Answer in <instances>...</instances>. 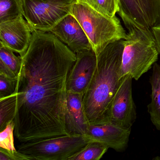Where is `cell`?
<instances>
[{
	"label": "cell",
	"instance_id": "6da1fadb",
	"mask_svg": "<svg viewBox=\"0 0 160 160\" xmlns=\"http://www.w3.org/2000/svg\"><path fill=\"white\" fill-rule=\"evenodd\" d=\"M22 58L16 90L17 139L30 143L67 135V80L76 54L51 32L34 30Z\"/></svg>",
	"mask_w": 160,
	"mask_h": 160
},
{
	"label": "cell",
	"instance_id": "7a4b0ae2",
	"mask_svg": "<svg viewBox=\"0 0 160 160\" xmlns=\"http://www.w3.org/2000/svg\"><path fill=\"white\" fill-rule=\"evenodd\" d=\"M123 40L107 46L97 55L96 70L82 100L89 124L110 122L113 99L121 82Z\"/></svg>",
	"mask_w": 160,
	"mask_h": 160
},
{
	"label": "cell",
	"instance_id": "3957f363",
	"mask_svg": "<svg viewBox=\"0 0 160 160\" xmlns=\"http://www.w3.org/2000/svg\"><path fill=\"white\" fill-rule=\"evenodd\" d=\"M124 26L128 32L123 40L121 78L128 75L138 80L156 62L159 53L152 31L133 24Z\"/></svg>",
	"mask_w": 160,
	"mask_h": 160
},
{
	"label": "cell",
	"instance_id": "277c9868",
	"mask_svg": "<svg viewBox=\"0 0 160 160\" xmlns=\"http://www.w3.org/2000/svg\"><path fill=\"white\" fill-rule=\"evenodd\" d=\"M71 14L81 25L97 56L109 44L127 36L118 17L104 15L87 4L77 2Z\"/></svg>",
	"mask_w": 160,
	"mask_h": 160
},
{
	"label": "cell",
	"instance_id": "5b68a950",
	"mask_svg": "<svg viewBox=\"0 0 160 160\" xmlns=\"http://www.w3.org/2000/svg\"><path fill=\"white\" fill-rule=\"evenodd\" d=\"M92 141L88 135H67L38 142L20 143L18 151L31 160H69Z\"/></svg>",
	"mask_w": 160,
	"mask_h": 160
},
{
	"label": "cell",
	"instance_id": "8992f818",
	"mask_svg": "<svg viewBox=\"0 0 160 160\" xmlns=\"http://www.w3.org/2000/svg\"><path fill=\"white\" fill-rule=\"evenodd\" d=\"M77 0H20L21 12L34 30L49 32L71 14Z\"/></svg>",
	"mask_w": 160,
	"mask_h": 160
},
{
	"label": "cell",
	"instance_id": "52a82bcc",
	"mask_svg": "<svg viewBox=\"0 0 160 160\" xmlns=\"http://www.w3.org/2000/svg\"><path fill=\"white\" fill-rule=\"evenodd\" d=\"M118 14L124 25L152 31L160 24V0H118Z\"/></svg>",
	"mask_w": 160,
	"mask_h": 160
},
{
	"label": "cell",
	"instance_id": "ba28073f",
	"mask_svg": "<svg viewBox=\"0 0 160 160\" xmlns=\"http://www.w3.org/2000/svg\"><path fill=\"white\" fill-rule=\"evenodd\" d=\"M132 80L130 75L122 77L110 110V122L124 129H131L137 119L136 107L132 97Z\"/></svg>",
	"mask_w": 160,
	"mask_h": 160
},
{
	"label": "cell",
	"instance_id": "9c48e42d",
	"mask_svg": "<svg viewBox=\"0 0 160 160\" xmlns=\"http://www.w3.org/2000/svg\"><path fill=\"white\" fill-rule=\"evenodd\" d=\"M23 17L21 14L12 20L0 23V42L21 57L29 47L34 31Z\"/></svg>",
	"mask_w": 160,
	"mask_h": 160
},
{
	"label": "cell",
	"instance_id": "30bf717a",
	"mask_svg": "<svg viewBox=\"0 0 160 160\" xmlns=\"http://www.w3.org/2000/svg\"><path fill=\"white\" fill-rule=\"evenodd\" d=\"M77 59L69 73L67 92L83 95L96 70L97 57L93 49L77 53Z\"/></svg>",
	"mask_w": 160,
	"mask_h": 160
},
{
	"label": "cell",
	"instance_id": "8fae6325",
	"mask_svg": "<svg viewBox=\"0 0 160 160\" xmlns=\"http://www.w3.org/2000/svg\"><path fill=\"white\" fill-rule=\"evenodd\" d=\"M49 32L57 36L75 54L92 49L87 34L72 14L62 19Z\"/></svg>",
	"mask_w": 160,
	"mask_h": 160
},
{
	"label": "cell",
	"instance_id": "7c38bea8",
	"mask_svg": "<svg viewBox=\"0 0 160 160\" xmlns=\"http://www.w3.org/2000/svg\"><path fill=\"white\" fill-rule=\"evenodd\" d=\"M131 129H124L111 122L89 124L87 135L118 152L125 151L128 146Z\"/></svg>",
	"mask_w": 160,
	"mask_h": 160
},
{
	"label": "cell",
	"instance_id": "4fadbf2b",
	"mask_svg": "<svg viewBox=\"0 0 160 160\" xmlns=\"http://www.w3.org/2000/svg\"><path fill=\"white\" fill-rule=\"evenodd\" d=\"M82 95L67 92L65 124L68 135H87L89 124L86 118Z\"/></svg>",
	"mask_w": 160,
	"mask_h": 160
},
{
	"label": "cell",
	"instance_id": "5bb4252c",
	"mask_svg": "<svg viewBox=\"0 0 160 160\" xmlns=\"http://www.w3.org/2000/svg\"><path fill=\"white\" fill-rule=\"evenodd\" d=\"M151 87V102L148 111L152 123L160 131V65L155 62L152 66V73L149 78Z\"/></svg>",
	"mask_w": 160,
	"mask_h": 160
},
{
	"label": "cell",
	"instance_id": "9a60e30c",
	"mask_svg": "<svg viewBox=\"0 0 160 160\" xmlns=\"http://www.w3.org/2000/svg\"><path fill=\"white\" fill-rule=\"evenodd\" d=\"M14 51L0 42V75L18 79L22 64V58L17 57Z\"/></svg>",
	"mask_w": 160,
	"mask_h": 160
},
{
	"label": "cell",
	"instance_id": "2e32d148",
	"mask_svg": "<svg viewBox=\"0 0 160 160\" xmlns=\"http://www.w3.org/2000/svg\"><path fill=\"white\" fill-rule=\"evenodd\" d=\"M17 94L0 99V131L5 129L7 124L14 120L17 109Z\"/></svg>",
	"mask_w": 160,
	"mask_h": 160
},
{
	"label": "cell",
	"instance_id": "e0dca14e",
	"mask_svg": "<svg viewBox=\"0 0 160 160\" xmlns=\"http://www.w3.org/2000/svg\"><path fill=\"white\" fill-rule=\"evenodd\" d=\"M108 146L98 141H92L69 160H99L107 152Z\"/></svg>",
	"mask_w": 160,
	"mask_h": 160
},
{
	"label": "cell",
	"instance_id": "ac0fdd59",
	"mask_svg": "<svg viewBox=\"0 0 160 160\" xmlns=\"http://www.w3.org/2000/svg\"><path fill=\"white\" fill-rule=\"evenodd\" d=\"M77 2L87 4L100 13L113 18L119 11L118 0H77Z\"/></svg>",
	"mask_w": 160,
	"mask_h": 160
},
{
	"label": "cell",
	"instance_id": "d6986e66",
	"mask_svg": "<svg viewBox=\"0 0 160 160\" xmlns=\"http://www.w3.org/2000/svg\"><path fill=\"white\" fill-rule=\"evenodd\" d=\"M21 14L20 0H0V23L12 20Z\"/></svg>",
	"mask_w": 160,
	"mask_h": 160
},
{
	"label": "cell",
	"instance_id": "ffe728a7",
	"mask_svg": "<svg viewBox=\"0 0 160 160\" xmlns=\"http://www.w3.org/2000/svg\"><path fill=\"white\" fill-rule=\"evenodd\" d=\"M14 120H12L7 124L4 130L1 131L0 148L12 151L17 150L14 142Z\"/></svg>",
	"mask_w": 160,
	"mask_h": 160
},
{
	"label": "cell",
	"instance_id": "44dd1931",
	"mask_svg": "<svg viewBox=\"0 0 160 160\" xmlns=\"http://www.w3.org/2000/svg\"><path fill=\"white\" fill-rule=\"evenodd\" d=\"M18 79L0 75V99L12 95L16 90Z\"/></svg>",
	"mask_w": 160,
	"mask_h": 160
},
{
	"label": "cell",
	"instance_id": "7402d4cb",
	"mask_svg": "<svg viewBox=\"0 0 160 160\" xmlns=\"http://www.w3.org/2000/svg\"><path fill=\"white\" fill-rule=\"evenodd\" d=\"M0 160H31V159L18 150L12 151L0 148Z\"/></svg>",
	"mask_w": 160,
	"mask_h": 160
},
{
	"label": "cell",
	"instance_id": "603a6c76",
	"mask_svg": "<svg viewBox=\"0 0 160 160\" xmlns=\"http://www.w3.org/2000/svg\"><path fill=\"white\" fill-rule=\"evenodd\" d=\"M152 33L155 38L157 50L160 55V24L152 29Z\"/></svg>",
	"mask_w": 160,
	"mask_h": 160
}]
</instances>
